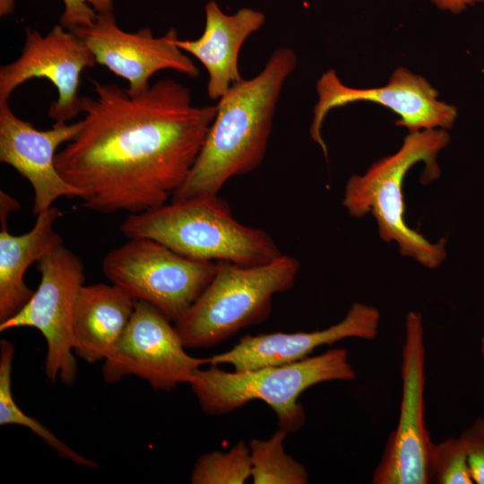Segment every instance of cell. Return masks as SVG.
I'll return each mask as SVG.
<instances>
[{
  "label": "cell",
  "mask_w": 484,
  "mask_h": 484,
  "mask_svg": "<svg viewBox=\"0 0 484 484\" xmlns=\"http://www.w3.org/2000/svg\"><path fill=\"white\" fill-rule=\"evenodd\" d=\"M91 82L82 127L56 154L59 174L88 210L133 214L165 204L187 177L217 105H194L191 90L173 79L138 94Z\"/></svg>",
  "instance_id": "obj_1"
},
{
  "label": "cell",
  "mask_w": 484,
  "mask_h": 484,
  "mask_svg": "<svg viewBox=\"0 0 484 484\" xmlns=\"http://www.w3.org/2000/svg\"><path fill=\"white\" fill-rule=\"evenodd\" d=\"M296 65L294 51L281 47L257 75L229 88L219 99L203 147L172 201L218 195L229 178L261 164L282 87Z\"/></svg>",
  "instance_id": "obj_2"
},
{
  "label": "cell",
  "mask_w": 484,
  "mask_h": 484,
  "mask_svg": "<svg viewBox=\"0 0 484 484\" xmlns=\"http://www.w3.org/2000/svg\"><path fill=\"white\" fill-rule=\"evenodd\" d=\"M119 229L127 238L153 239L200 261L250 266L282 255L268 233L238 221L218 195L175 200L129 214Z\"/></svg>",
  "instance_id": "obj_3"
},
{
  "label": "cell",
  "mask_w": 484,
  "mask_h": 484,
  "mask_svg": "<svg viewBox=\"0 0 484 484\" xmlns=\"http://www.w3.org/2000/svg\"><path fill=\"white\" fill-rule=\"evenodd\" d=\"M449 141L445 129L409 133L395 153L373 163L364 175H352L342 199L350 215L361 218L371 212L384 241H395L402 256L412 257L428 268H436L444 262L446 240L432 243L405 223L402 182L419 162L425 163L421 182L436 180L440 176L437 155Z\"/></svg>",
  "instance_id": "obj_4"
},
{
  "label": "cell",
  "mask_w": 484,
  "mask_h": 484,
  "mask_svg": "<svg viewBox=\"0 0 484 484\" xmlns=\"http://www.w3.org/2000/svg\"><path fill=\"white\" fill-rule=\"evenodd\" d=\"M356 372L343 348L291 363L229 372L210 365L196 371L190 382L202 410L222 415L260 400L274 411L278 426L288 433L298 431L306 421L298 398L309 387L328 381H350Z\"/></svg>",
  "instance_id": "obj_5"
},
{
  "label": "cell",
  "mask_w": 484,
  "mask_h": 484,
  "mask_svg": "<svg viewBox=\"0 0 484 484\" xmlns=\"http://www.w3.org/2000/svg\"><path fill=\"white\" fill-rule=\"evenodd\" d=\"M300 264L281 255L259 265L218 262L216 272L186 312L174 322L186 348H208L271 313L275 294L292 288Z\"/></svg>",
  "instance_id": "obj_6"
},
{
  "label": "cell",
  "mask_w": 484,
  "mask_h": 484,
  "mask_svg": "<svg viewBox=\"0 0 484 484\" xmlns=\"http://www.w3.org/2000/svg\"><path fill=\"white\" fill-rule=\"evenodd\" d=\"M128 239L105 255L104 275L176 322L211 282L218 262L188 258L150 238Z\"/></svg>",
  "instance_id": "obj_7"
},
{
  "label": "cell",
  "mask_w": 484,
  "mask_h": 484,
  "mask_svg": "<svg viewBox=\"0 0 484 484\" xmlns=\"http://www.w3.org/2000/svg\"><path fill=\"white\" fill-rule=\"evenodd\" d=\"M40 281L27 304L13 316L0 323V332L32 327L46 340L45 375L72 386L77 377L73 354V317L76 298L84 284L81 259L63 245L37 262Z\"/></svg>",
  "instance_id": "obj_8"
},
{
  "label": "cell",
  "mask_w": 484,
  "mask_h": 484,
  "mask_svg": "<svg viewBox=\"0 0 484 484\" xmlns=\"http://www.w3.org/2000/svg\"><path fill=\"white\" fill-rule=\"evenodd\" d=\"M171 321L147 302L135 300L130 322L101 368L105 382L134 376L154 390L169 392L190 384L209 358L187 354Z\"/></svg>",
  "instance_id": "obj_9"
},
{
  "label": "cell",
  "mask_w": 484,
  "mask_h": 484,
  "mask_svg": "<svg viewBox=\"0 0 484 484\" xmlns=\"http://www.w3.org/2000/svg\"><path fill=\"white\" fill-rule=\"evenodd\" d=\"M401 371L399 421L374 471V484L428 483V459L432 441L425 424L424 329L419 312L410 311L406 315Z\"/></svg>",
  "instance_id": "obj_10"
},
{
  "label": "cell",
  "mask_w": 484,
  "mask_h": 484,
  "mask_svg": "<svg viewBox=\"0 0 484 484\" xmlns=\"http://www.w3.org/2000/svg\"><path fill=\"white\" fill-rule=\"evenodd\" d=\"M317 102L310 125L311 138L327 157L321 129L325 116L333 108L359 101L380 104L394 112L395 124L409 133L426 129H450L457 117V108L438 99L437 91L423 76L404 67L393 71L381 87L358 89L345 85L334 69L324 73L316 82Z\"/></svg>",
  "instance_id": "obj_11"
},
{
  "label": "cell",
  "mask_w": 484,
  "mask_h": 484,
  "mask_svg": "<svg viewBox=\"0 0 484 484\" xmlns=\"http://www.w3.org/2000/svg\"><path fill=\"white\" fill-rule=\"evenodd\" d=\"M25 35L20 56L1 66L0 103L8 101L27 81L45 78L58 94L49 106L48 116L55 122L67 123L81 113L80 76L84 69L97 64L96 58L78 36L60 24L45 36L30 28H26Z\"/></svg>",
  "instance_id": "obj_12"
},
{
  "label": "cell",
  "mask_w": 484,
  "mask_h": 484,
  "mask_svg": "<svg viewBox=\"0 0 484 484\" xmlns=\"http://www.w3.org/2000/svg\"><path fill=\"white\" fill-rule=\"evenodd\" d=\"M71 31L87 45L97 64L129 82L131 94L149 89L150 79L162 70L193 78L200 74L193 60L176 45L178 36L174 28L160 37H154L150 28L128 32L117 25L113 11H108L99 13L91 25Z\"/></svg>",
  "instance_id": "obj_13"
},
{
  "label": "cell",
  "mask_w": 484,
  "mask_h": 484,
  "mask_svg": "<svg viewBox=\"0 0 484 484\" xmlns=\"http://www.w3.org/2000/svg\"><path fill=\"white\" fill-rule=\"evenodd\" d=\"M81 127L79 120L73 124L55 122L48 130H38L18 117L8 101L0 103V161L30 182L34 215L52 207L62 196L80 197L79 190L59 174L55 158L57 149L71 141Z\"/></svg>",
  "instance_id": "obj_14"
},
{
  "label": "cell",
  "mask_w": 484,
  "mask_h": 484,
  "mask_svg": "<svg viewBox=\"0 0 484 484\" xmlns=\"http://www.w3.org/2000/svg\"><path fill=\"white\" fill-rule=\"evenodd\" d=\"M379 311L363 303L351 305L339 323L319 331L246 334L230 350L209 358V365L229 364L235 371L281 365L304 359L316 348L346 338L374 340L378 333Z\"/></svg>",
  "instance_id": "obj_15"
},
{
  "label": "cell",
  "mask_w": 484,
  "mask_h": 484,
  "mask_svg": "<svg viewBox=\"0 0 484 484\" xmlns=\"http://www.w3.org/2000/svg\"><path fill=\"white\" fill-rule=\"evenodd\" d=\"M264 20L263 13L250 8L225 14L212 0L205 4V26L201 37L175 39L181 50L198 59L207 70V94L211 99H220L232 84L243 79L238 71L239 51Z\"/></svg>",
  "instance_id": "obj_16"
},
{
  "label": "cell",
  "mask_w": 484,
  "mask_h": 484,
  "mask_svg": "<svg viewBox=\"0 0 484 484\" xmlns=\"http://www.w3.org/2000/svg\"><path fill=\"white\" fill-rule=\"evenodd\" d=\"M135 299L117 285H82L73 317V352L88 363L105 360L127 327Z\"/></svg>",
  "instance_id": "obj_17"
},
{
  "label": "cell",
  "mask_w": 484,
  "mask_h": 484,
  "mask_svg": "<svg viewBox=\"0 0 484 484\" xmlns=\"http://www.w3.org/2000/svg\"><path fill=\"white\" fill-rule=\"evenodd\" d=\"M62 215L52 206L37 215L32 229L22 235L0 231V323L16 315L30 299L34 291L24 281L28 268L52 249L64 244L54 226Z\"/></svg>",
  "instance_id": "obj_18"
},
{
  "label": "cell",
  "mask_w": 484,
  "mask_h": 484,
  "mask_svg": "<svg viewBox=\"0 0 484 484\" xmlns=\"http://www.w3.org/2000/svg\"><path fill=\"white\" fill-rule=\"evenodd\" d=\"M14 346L7 340L0 341V425H20L28 428L63 459L89 468L99 465L81 455L56 436L47 427L25 414L17 405L12 393V369Z\"/></svg>",
  "instance_id": "obj_19"
},
{
  "label": "cell",
  "mask_w": 484,
  "mask_h": 484,
  "mask_svg": "<svg viewBox=\"0 0 484 484\" xmlns=\"http://www.w3.org/2000/svg\"><path fill=\"white\" fill-rule=\"evenodd\" d=\"M289 433L278 428L268 439L252 438L248 444L255 484H306V467L285 452Z\"/></svg>",
  "instance_id": "obj_20"
},
{
  "label": "cell",
  "mask_w": 484,
  "mask_h": 484,
  "mask_svg": "<svg viewBox=\"0 0 484 484\" xmlns=\"http://www.w3.org/2000/svg\"><path fill=\"white\" fill-rule=\"evenodd\" d=\"M252 477L249 445L239 440L229 450L199 456L190 476L192 484H243Z\"/></svg>",
  "instance_id": "obj_21"
},
{
  "label": "cell",
  "mask_w": 484,
  "mask_h": 484,
  "mask_svg": "<svg viewBox=\"0 0 484 484\" xmlns=\"http://www.w3.org/2000/svg\"><path fill=\"white\" fill-rule=\"evenodd\" d=\"M428 483L472 484L467 455L459 437L432 442L428 459Z\"/></svg>",
  "instance_id": "obj_22"
},
{
  "label": "cell",
  "mask_w": 484,
  "mask_h": 484,
  "mask_svg": "<svg viewBox=\"0 0 484 484\" xmlns=\"http://www.w3.org/2000/svg\"><path fill=\"white\" fill-rule=\"evenodd\" d=\"M65 10L59 24L72 30L91 25L99 13L113 11L114 0H63Z\"/></svg>",
  "instance_id": "obj_23"
},
{
  "label": "cell",
  "mask_w": 484,
  "mask_h": 484,
  "mask_svg": "<svg viewBox=\"0 0 484 484\" xmlns=\"http://www.w3.org/2000/svg\"><path fill=\"white\" fill-rule=\"evenodd\" d=\"M474 483L484 484V417L476 419L459 436Z\"/></svg>",
  "instance_id": "obj_24"
},
{
  "label": "cell",
  "mask_w": 484,
  "mask_h": 484,
  "mask_svg": "<svg viewBox=\"0 0 484 484\" xmlns=\"http://www.w3.org/2000/svg\"><path fill=\"white\" fill-rule=\"evenodd\" d=\"M431 2L442 11L460 13L469 6L482 3L484 0H431Z\"/></svg>",
  "instance_id": "obj_25"
},
{
  "label": "cell",
  "mask_w": 484,
  "mask_h": 484,
  "mask_svg": "<svg viewBox=\"0 0 484 484\" xmlns=\"http://www.w3.org/2000/svg\"><path fill=\"white\" fill-rule=\"evenodd\" d=\"M20 208V203L5 191H0V221L7 224L8 215Z\"/></svg>",
  "instance_id": "obj_26"
},
{
  "label": "cell",
  "mask_w": 484,
  "mask_h": 484,
  "mask_svg": "<svg viewBox=\"0 0 484 484\" xmlns=\"http://www.w3.org/2000/svg\"><path fill=\"white\" fill-rule=\"evenodd\" d=\"M15 0H0V15L6 16L13 12Z\"/></svg>",
  "instance_id": "obj_27"
},
{
  "label": "cell",
  "mask_w": 484,
  "mask_h": 484,
  "mask_svg": "<svg viewBox=\"0 0 484 484\" xmlns=\"http://www.w3.org/2000/svg\"><path fill=\"white\" fill-rule=\"evenodd\" d=\"M481 354L484 358V334L482 336V339H481Z\"/></svg>",
  "instance_id": "obj_28"
}]
</instances>
